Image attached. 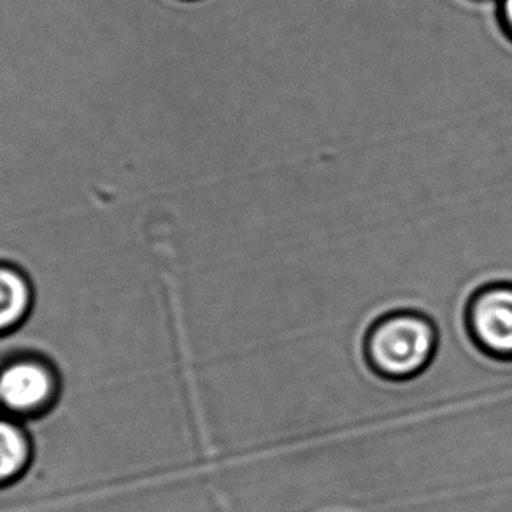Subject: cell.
<instances>
[{
	"label": "cell",
	"instance_id": "1",
	"mask_svg": "<svg viewBox=\"0 0 512 512\" xmlns=\"http://www.w3.org/2000/svg\"><path fill=\"white\" fill-rule=\"evenodd\" d=\"M437 344V328L425 314L393 311L370 327L363 353L376 376L399 383L428 369L437 353Z\"/></svg>",
	"mask_w": 512,
	"mask_h": 512
},
{
	"label": "cell",
	"instance_id": "2",
	"mask_svg": "<svg viewBox=\"0 0 512 512\" xmlns=\"http://www.w3.org/2000/svg\"><path fill=\"white\" fill-rule=\"evenodd\" d=\"M465 325L474 346L484 355L512 362V283H490L472 293Z\"/></svg>",
	"mask_w": 512,
	"mask_h": 512
},
{
	"label": "cell",
	"instance_id": "3",
	"mask_svg": "<svg viewBox=\"0 0 512 512\" xmlns=\"http://www.w3.org/2000/svg\"><path fill=\"white\" fill-rule=\"evenodd\" d=\"M57 395V374L39 358H16L0 367V409L13 418L48 411Z\"/></svg>",
	"mask_w": 512,
	"mask_h": 512
},
{
	"label": "cell",
	"instance_id": "4",
	"mask_svg": "<svg viewBox=\"0 0 512 512\" xmlns=\"http://www.w3.org/2000/svg\"><path fill=\"white\" fill-rule=\"evenodd\" d=\"M34 304L29 276L13 264L0 262V335L22 325Z\"/></svg>",
	"mask_w": 512,
	"mask_h": 512
},
{
	"label": "cell",
	"instance_id": "5",
	"mask_svg": "<svg viewBox=\"0 0 512 512\" xmlns=\"http://www.w3.org/2000/svg\"><path fill=\"white\" fill-rule=\"evenodd\" d=\"M32 442L25 428L11 418H0V488L15 483L32 462Z\"/></svg>",
	"mask_w": 512,
	"mask_h": 512
},
{
	"label": "cell",
	"instance_id": "6",
	"mask_svg": "<svg viewBox=\"0 0 512 512\" xmlns=\"http://www.w3.org/2000/svg\"><path fill=\"white\" fill-rule=\"evenodd\" d=\"M498 13L502 27L512 37V0H498Z\"/></svg>",
	"mask_w": 512,
	"mask_h": 512
}]
</instances>
